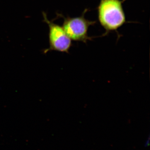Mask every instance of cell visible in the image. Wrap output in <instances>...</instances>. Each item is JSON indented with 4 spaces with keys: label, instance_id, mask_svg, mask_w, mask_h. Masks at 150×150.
Masks as SVG:
<instances>
[{
    "label": "cell",
    "instance_id": "cell-1",
    "mask_svg": "<svg viewBox=\"0 0 150 150\" xmlns=\"http://www.w3.org/2000/svg\"><path fill=\"white\" fill-rule=\"evenodd\" d=\"M126 0H100L97 7L100 23L105 30L103 36L111 31H117L126 23L123 3Z\"/></svg>",
    "mask_w": 150,
    "mask_h": 150
},
{
    "label": "cell",
    "instance_id": "cell-2",
    "mask_svg": "<svg viewBox=\"0 0 150 150\" xmlns=\"http://www.w3.org/2000/svg\"><path fill=\"white\" fill-rule=\"evenodd\" d=\"M88 9L85 10L81 16L77 17H64L63 27L65 33L71 40L86 43L93 37L88 35L89 28L96 23V21L86 19L85 14Z\"/></svg>",
    "mask_w": 150,
    "mask_h": 150
},
{
    "label": "cell",
    "instance_id": "cell-3",
    "mask_svg": "<svg viewBox=\"0 0 150 150\" xmlns=\"http://www.w3.org/2000/svg\"><path fill=\"white\" fill-rule=\"evenodd\" d=\"M43 21L49 26V48L46 49L44 53L50 51H56L69 53L72 46V40L68 37L63 28L55 24L48 19L45 13H43Z\"/></svg>",
    "mask_w": 150,
    "mask_h": 150
}]
</instances>
